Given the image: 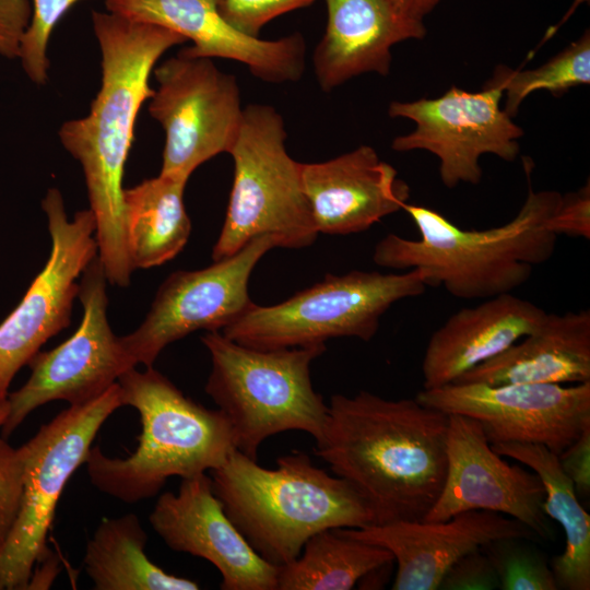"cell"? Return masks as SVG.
<instances>
[{"instance_id": "6da1fadb", "label": "cell", "mask_w": 590, "mask_h": 590, "mask_svg": "<svg viewBox=\"0 0 590 590\" xmlns=\"http://www.w3.org/2000/svg\"><path fill=\"white\" fill-rule=\"evenodd\" d=\"M92 25L101 51V87L90 113L64 121L58 137L82 167L96 223L97 256L107 281L127 287L133 269L125 235V166L138 114L154 93L150 75L158 59L186 38L109 11H93Z\"/></svg>"}, {"instance_id": "7a4b0ae2", "label": "cell", "mask_w": 590, "mask_h": 590, "mask_svg": "<svg viewBox=\"0 0 590 590\" xmlns=\"http://www.w3.org/2000/svg\"><path fill=\"white\" fill-rule=\"evenodd\" d=\"M449 415L366 390L333 394L316 453L365 500L374 524L423 521L447 470Z\"/></svg>"}, {"instance_id": "3957f363", "label": "cell", "mask_w": 590, "mask_h": 590, "mask_svg": "<svg viewBox=\"0 0 590 590\" xmlns=\"http://www.w3.org/2000/svg\"><path fill=\"white\" fill-rule=\"evenodd\" d=\"M563 194L533 191L509 222L482 231L462 229L439 212L405 203L418 239L388 234L373 253L376 264L397 269H426L432 286L442 285L457 298H491L524 284L533 267L554 253L557 236L545 227Z\"/></svg>"}, {"instance_id": "277c9868", "label": "cell", "mask_w": 590, "mask_h": 590, "mask_svg": "<svg viewBox=\"0 0 590 590\" xmlns=\"http://www.w3.org/2000/svg\"><path fill=\"white\" fill-rule=\"evenodd\" d=\"M266 469L237 449L210 471L225 514L253 551L274 566L298 557L314 534L374 524V515L343 479L293 451Z\"/></svg>"}, {"instance_id": "5b68a950", "label": "cell", "mask_w": 590, "mask_h": 590, "mask_svg": "<svg viewBox=\"0 0 590 590\" xmlns=\"http://www.w3.org/2000/svg\"><path fill=\"white\" fill-rule=\"evenodd\" d=\"M118 385L122 405L139 412L142 430L127 458H111L91 447L86 471L102 493L128 504L149 499L168 477L210 472L236 450L226 415L186 397L153 366L142 371L131 368Z\"/></svg>"}, {"instance_id": "8992f818", "label": "cell", "mask_w": 590, "mask_h": 590, "mask_svg": "<svg viewBox=\"0 0 590 590\" xmlns=\"http://www.w3.org/2000/svg\"><path fill=\"white\" fill-rule=\"evenodd\" d=\"M201 341L212 364L205 392L228 418L238 451L257 460L261 444L286 430L321 439L328 404L312 387L310 364L326 344L258 350L220 331Z\"/></svg>"}, {"instance_id": "52a82bcc", "label": "cell", "mask_w": 590, "mask_h": 590, "mask_svg": "<svg viewBox=\"0 0 590 590\" xmlns=\"http://www.w3.org/2000/svg\"><path fill=\"white\" fill-rule=\"evenodd\" d=\"M282 116L269 105L244 108L237 139L229 152L234 180L214 261L233 256L252 239L269 236L275 247L303 248L318 235L304 192L302 163L285 148Z\"/></svg>"}, {"instance_id": "ba28073f", "label": "cell", "mask_w": 590, "mask_h": 590, "mask_svg": "<svg viewBox=\"0 0 590 590\" xmlns=\"http://www.w3.org/2000/svg\"><path fill=\"white\" fill-rule=\"evenodd\" d=\"M432 286L423 268L401 273L354 270L324 279L271 306L253 304L222 333L248 347L288 349L341 337L371 340L380 318L397 302Z\"/></svg>"}, {"instance_id": "9c48e42d", "label": "cell", "mask_w": 590, "mask_h": 590, "mask_svg": "<svg viewBox=\"0 0 590 590\" xmlns=\"http://www.w3.org/2000/svg\"><path fill=\"white\" fill-rule=\"evenodd\" d=\"M122 406L118 382L96 400L69 405L21 446L23 492L15 523L0 552V590L27 589L48 557L47 535L67 482L85 463L104 422Z\"/></svg>"}, {"instance_id": "30bf717a", "label": "cell", "mask_w": 590, "mask_h": 590, "mask_svg": "<svg viewBox=\"0 0 590 590\" xmlns=\"http://www.w3.org/2000/svg\"><path fill=\"white\" fill-rule=\"evenodd\" d=\"M107 276L96 256L79 281L83 317L76 331L52 350L38 352L27 364L31 375L8 394L9 415L1 427L7 438L35 409L62 400L69 405L92 402L126 371L137 367L108 321Z\"/></svg>"}, {"instance_id": "8fae6325", "label": "cell", "mask_w": 590, "mask_h": 590, "mask_svg": "<svg viewBox=\"0 0 590 590\" xmlns=\"http://www.w3.org/2000/svg\"><path fill=\"white\" fill-rule=\"evenodd\" d=\"M153 73L148 110L165 132L160 174L189 179L210 158L229 154L237 139L244 108L236 76L180 51Z\"/></svg>"}, {"instance_id": "7c38bea8", "label": "cell", "mask_w": 590, "mask_h": 590, "mask_svg": "<svg viewBox=\"0 0 590 590\" xmlns=\"http://www.w3.org/2000/svg\"><path fill=\"white\" fill-rule=\"evenodd\" d=\"M51 239L49 257L16 307L0 323V397L52 337L68 328L79 279L97 256L96 223L90 209L69 219L62 194L49 188L42 200Z\"/></svg>"}, {"instance_id": "4fadbf2b", "label": "cell", "mask_w": 590, "mask_h": 590, "mask_svg": "<svg viewBox=\"0 0 590 590\" xmlns=\"http://www.w3.org/2000/svg\"><path fill=\"white\" fill-rule=\"evenodd\" d=\"M504 95L497 85L484 84L480 92L452 85L436 98L393 101L391 118H406L415 129L393 139L398 152L424 150L439 160V175L447 188L460 182L476 185L482 179L480 157L494 154L512 162L519 154L523 130L500 108Z\"/></svg>"}, {"instance_id": "5bb4252c", "label": "cell", "mask_w": 590, "mask_h": 590, "mask_svg": "<svg viewBox=\"0 0 590 590\" xmlns=\"http://www.w3.org/2000/svg\"><path fill=\"white\" fill-rule=\"evenodd\" d=\"M415 399L479 421L491 444H541L557 456L590 428V381L571 384L450 382Z\"/></svg>"}, {"instance_id": "9a60e30c", "label": "cell", "mask_w": 590, "mask_h": 590, "mask_svg": "<svg viewBox=\"0 0 590 590\" xmlns=\"http://www.w3.org/2000/svg\"><path fill=\"white\" fill-rule=\"evenodd\" d=\"M274 241L252 239L238 252L199 270L175 271L161 284L141 324L120 342L139 364L152 367L170 343L197 331H220L255 303L248 283L256 264Z\"/></svg>"}, {"instance_id": "2e32d148", "label": "cell", "mask_w": 590, "mask_h": 590, "mask_svg": "<svg viewBox=\"0 0 590 590\" xmlns=\"http://www.w3.org/2000/svg\"><path fill=\"white\" fill-rule=\"evenodd\" d=\"M448 415L446 476L423 521L486 510L520 521L540 539H552L554 531L543 508L545 488L539 475L495 452L479 421Z\"/></svg>"}, {"instance_id": "e0dca14e", "label": "cell", "mask_w": 590, "mask_h": 590, "mask_svg": "<svg viewBox=\"0 0 590 590\" xmlns=\"http://www.w3.org/2000/svg\"><path fill=\"white\" fill-rule=\"evenodd\" d=\"M151 527L175 552L210 562L223 590H276L278 566L258 555L215 496L210 475L181 479L177 493L160 495Z\"/></svg>"}, {"instance_id": "ac0fdd59", "label": "cell", "mask_w": 590, "mask_h": 590, "mask_svg": "<svg viewBox=\"0 0 590 590\" xmlns=\"http://www.w3.org/2000/svg\"><path fill=\"white\" fill-rule=\"evenodd\" d=\"M105 7L191 40L190 47L179 50L186 56L238 61L267 83L296 82L304 74L306 42L300 33L273 40L247 36L226 22L217 0H105Z\"/></svg>"}, {"instance_id": "d6986e66", "label": "cell", "mask_w": 590, "mask_h": 590, "mask_svg": "<svg viewBox=\"0 0 590 590\" xmlns=\"http://www.w3.org/2000/svg\"><path fill=\"white\" fill-rule=\"evenodd\" d=\"M343 530L392 554L393 590H438L446 571L463 555L500 538H535L520 521L486 510L464 511L445 521H396Z\"/></svg>"}, {"instance_id": "ffe728a7", "label": "cell", "mask_w": 590, "mask_h": 590, "mask_svg": "<svg viewBox=\"0 0 590 590\" xmlns=\"http://www.w3.org/2000/svg\"><path fill=\"white\" fill-rule=\"evenodd\" d=\"M303 188L316 229L350 235L400 210L410 187L368 145L320 163H302Z\"/></svg>"}, {"instance_id": "44dd1931", "label": "cell", "mask_w": 590, "mask_h": 590, "mask_svg": "<svg viewBox=\"0 0 590 590\" xmlns=\"http://www.w3.org/2000/svg\"><path fill=\"white\" fill-rule=\"evenodd\" d=\"M326 32L312 64L319 86L330 92L364 73L387 75L391 48L426 35L423 22L404 16L393 0H324Z\"/></svg>"}, {"instance_id": "7402d4cb", "label": "cell", "mask_w": 590, "mask_h": 590, "mask_svg": "<svg viewBox=\"0 0 590 590\" xmlns=\"http://www.w3.org/2000/svg\"><path fill=\"white\" fill-rule=\"evenodd\" d=\"M546 311L511 293L452 314L429 338L423 363V387L455 381L531 333Z\"/></svg>"}, {"instance_id": "603a6c76", "label": "cell", "mask_w": 590, "mask_h": 590, "mask_svg": "<svg viewBox=\"0 0 590 590\" xmlns=\"http://www.w3.org/2000/svg\"><path fill=\"white\" fill-rule=\"evenodd\" d=\"M590 381V311L546 312L529 334L452 382L580 384Z\"/></svg>"}, {"instance_id": "cb8c5ba5", "label": "cell", "mask_w": 590, "mask_h": 590, "mask_svg": "<svg viewBox=\"0 0 590 590\" xmlns=\"http://www.w3.org/2000/svg\"><path fill=\"white\" fill-rule=\"evenodd\" d=\"M492 449L534 471L545 488L544 511L565 533V548L552 562L557 588L590 589V516L583 509L558 456L541 444L496 442Z\"/></svg>"}, {"instance_id": "d4e9b609", "label": "cell", "mask_w": 590, "mask_h": 590, "mask_svg": "<svg viewBox=\"0 0 590 590\" xmlns=\"http://www.w3.org/2000/svg\"><path fill=\"white\" fill-rule=\"evenodd\" d=\"M187 181L160 174L125 189L126 246L133 270L164 264L187 244L191 233L184 203Z\"/></svg>"}, {"instance_id": "484cf974", "label": "cell", "mask_w": 590, "mask_h": 590, "mask_svg": "<svg viewBox=\"0 0 590 590\" xmlns=\"http://www.w3.org/2000/svg\"><path fill=\"white\" fill-rule=\"evenodd\" d=\"M148 535L137 515L103 518L83 557L96 590H198L190 579L168 574L145 553Z\"/></svg>"}, {"instance_id": "4316f807", "label": "cell", "mask_w": 590, "mask_h": 590, "mask_svg": "<svg viewBox=\"0 0 590 590\" xmlns=\"http://www.w3.org/2000/svg\"><path fill=\"white\" fill-rule=\"evenodd\" d=\"M392 560L388 550L343 528L322 530L307 540L296 559L278 567L276 590H351Z\"/></svg>"}, {"instance_id": "83f0119b", "label": "cell", "mask_w": 590, "mask_h": 590, "mask_svg": "<svg viewBox=\"0 0 590 590\" xmlns=\"http://www.w3.org/2000/svg\"><path fill=\"white\" fill-rule=\"evenodd\" d=\"M590 83V32L583 34L544 64L531 70H514L499 64L486 85L506 94L504 110L512 118L531 93L545 90L558 97L568 90Z\"/></svg>"}, {"instance_id": "f1b7e54d", "label": "cell", "mask_w": 590, "mask_h": 590, "mask_svg": "<svg viewBox=\"0 0 590 590\" xmlns=\"http://www.w3.org/2000/svg\"><path fill=\"white\" fill-rule=\"evenodd\" d=\"M489 558L502 590H557L544 554L532 539L506 536L481 547Z\"/></svg>"}, {"instance_id": "f546056e", "label": "cell", "mask_w": 590, "mask_h": 590, "mask_svg": "<svg viewBox=\"0 0 590 590\" xmlns=\"http://www.w3.org/2000/svg\"><path fill=\"white\" fill-rule=\"evenodd\" d=\"M80 0H31L32 15L21 38L17 59L26 76L36 85L48 82L50 61L48 44L51 33L68 12Z\"/></svg>"}, {"instance_id": "4dcf8cb0", "label": "cell", "mask_w": 590, "mask_h": 590, "mask_svg": "<svg viewBox=\"0 0 590 590\" xmlns=\"http://www.w3.org/2000/svg\"><path fill=\"white\" fill-rule=\"evenodd\" d=\"M316 0H217L223 17L236 31L258 37L261 28L273 19L306 8Z\"/></svg>"}, {"instance_id": "1f68e13d", "label": "cell", "mask_w": 590, "mask_h": 590, "mask_svg": "<svg viewBox=\"0 0 590 590\" xmlns=\"http://www.w3.org/2000/svg\"><path fill=\"white\" fill-rule=\"evenodd\" d=\"M24 457L0 437V552L15 523L23 492Z\"/></svg>"}, {"instance_id": "d6a6232c", "label": "cell", "mask_w": 590, "mask_h": 590, "mask_svg": "<svg viewBox=\"0 0 590 590\" xmlns=\"http://www.w3.org/2000/svg\"><path fill=\"white\" fill-rule=\"evenodd\" d=\"M499 589L494 567L482 551L474 550L459 558L444 575L438 590Z\"/></svg>"}, {"instance_id": "836d02e7", "label": "cell", "mask_w": 590, "mask_h": 590, "mask_svg": "<svg viewBox=\"0 0 590 590\" xmlns=\"http://www.w3.org/2000/svg\"><path fill=\"white\" fill-rule=\"evenodd\" d=\"M545 227L556 236L590 238L589 182L578 191L562 197L558 208L546 220Z\"/></svg>"}, {"instance_id": "e575fe53", "label": "cell", "mask_w": 590, "mask_h": 590, "mask_svg": "<svg viewBox=\"0 0 590 590\" xmlns=\"http://www.w3.org/2000/svg\"><path fill=\"white\" fill-rule=\"evenodd\" d=\"M31 15V0H0V57L17 59Z\"/></svg>"}, {"instance_id": "d590c367", "label": "cell", "mask_w": 590, "mask_h": 590, "mask_svg": "<svg viewBox=\"0 0 590 590\" xmlns=\"http://www.w3.org/2000/svg\"><path fill=\"white\" fill-rule=\"evenodd\" d=\"M560 467L571 480L576 494L588 498L590 494V428L558 455Z\"/></svg>"}, {"instance_id": "8d00e7d4", "label": "cell", "mask_w": 590, "mask_h": 590, "mask_svg": "<svg viewBox=\"0 0 590 590\" xmlns=\"http://www.w3.org/2000/svg\"><path fill=\"white\" fill-rule=\"evenodd\" d=\"M440 0H393L398 10L408 19L423 22Z\"/></svg>"}, {"instance_id": "74e56055", "label": "cell", "mask_w": 590, "mask_h": 590, "mask_svg": "<svg viewBox=\"0 0 590 590\" xmlns=\"http://www.w3.org/2000/svg\"><path fill=\"white\" fill-rule=\"evenodd\" d=\"M9 401H8V397L7 398H3V397H0V428L2 427V425L4 424L8 415H9Z\"/></svg>"}]
</instances>
